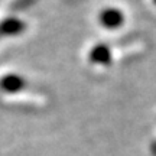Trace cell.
Instances as JSON below:
<instances>
[{
  "label": "cell",
  "instance_id": "1",
  "mask_svg": "<svg viewBox=\"0 0 156 156\" xmlns=\"http://www.w3.org/2000/svg\"><path fill=\"white\" fill-rule=\"evenodd\" d=\"M98 20L100 23L107 29H117L120 28L124 22V15L120 9H116V7H108V9H104L101 10L100 16H98Z\"/></svg>",
  "mask_w": 156,
  "mask_h": 156
},
{
  "label": "cell",
  "instance_id": "2",
  "mask_svg": "<svg viewBox=\"0 0 156 156\" xmlns=\"http://www.w3.org/2000/svg\"><path fill=\"white\" fill-rule=\"evenodd\" d=\"M26 23L17 17H6L0 22V38L3 36H16L25 32Z\"/></svg>",
  "mask_w": 156,
  "mask_h": 156
},
{
  "label": "cell",
  "instance_id": "3",
  "mask_svg": "<svg viewBox=\"0 0 156 156\" xmlns=\"http://www.w3.org/2000/svg\"><path fill=\"white\" fill-rule=\"evenodd\" d=\"M25 85H26L25 78L19 77L17 74H7L0 80V90L5 93H9V94H13V93L23 90Z\"/></svg>",
  "mask_w": 156,
  "mask_h": 156
},
{
  "label": "cell",
  "instance_id": "4",
  "mask_svg": "<svg viewBox=\"0 0 156 156\" xmlns=\"http://www.w3.org/2000/svg\"><path fill=\"white\" fill-rule=\"evenodd\" d=\"M90 61L98 64V65H107L112 61V49L106 44H97L90 51Z\"/></svg>",
  "mask_w": 156,
  "mask_h": 156
},
{
  "label": "cell",
  "instance_id": "5",
  "mask_svg": "<svg viewBox=\"0 0 156 156\" xmlns=\"http://www.w3.org/2000/svg\"><path fill=\"white\" fill-rule=\"evenodd\" d=\"M35 2H38V0H15V3L10 6V9H12L13 12L25 10V9L30 7V6L34 5Z\"/></svg>",
  "mask_w": 156,
  "mask_h": 156
},
{
  "label": "cell",
  "instance_id": "6",
  "mask_svg": "<svg viewBox=\"0 0 156 156\" xmlns=\"http://www.w3.org/2000/svg\"><path fill=\"white\" fill-rule=\"evenodd\" d=\"M153 3H155V5H156V0H153Z\"/></svg>",
  "mask_w": 156,
  "mask_h": 156
}]
</instances>
